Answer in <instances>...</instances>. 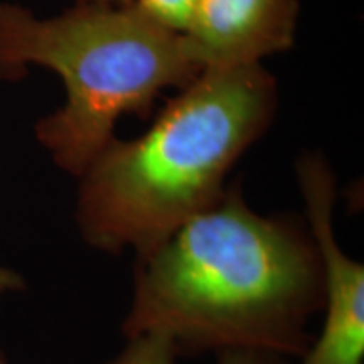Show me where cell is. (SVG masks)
Returning a JSON list of instances; mask_svg holds the SVG:
<instances>
[{
    "mask_svg": "<svg viewBox=\"0 0 364 364\" xmlns=\"http://www.w3.org/2000/svg\"><path fill=\"white\" fill-rule=\"evenodd\" d=\"M322 306L321 253L306 218L262 215L233 182L220 201L135 258L122 332H161L181 356L300 359Z\"/></svg>",
    "mask_w": 364,
    "mask_h": 364,
    "instance_id": "cell-1",
    "label": "cell"
},
{
    "mask_svg": "<svg viewBox=\"0 0 364 364\" xmlns=\"http://www.w3.org/2000/svg\"><path fill=\"white\" fill-rule=\"evenodd\" d=\"M277 81L262 65L208 68L142 135L113 139L78 177L75 221L90 248L142 257L220 201L228 174L270 129Z\"/></svg>",
    "mask_w": 364,
    "mask_h": 364,
    "instance_id": "cell-2",
    "label": "cell"
},
{
    "mask_svg": "<svg viewBox=\"0 0 364 364\" xmlns=\"http://www.w3.org/2000/svg\"><path fill=\"white\" fill-rule=\"evenodd\" d=\"M27 66L53 70L65 83V105L34 132L53 162L76 179L115 139L122 117H147L164 90L184 88L201 73L182 34L132 4L76 2L39 19L0 2V80H22Z\"/></svg>",
    "mask_w": 364,
    "mask_h": 364,
    "instance_id": "cell-3",
    "label": "cell"
},
{
    "mask_svg": "<svg viewBox=\"0 0 364 364\" xmlns=\"http://www.w3.org/2000/svg\"><path fill=\"white\" fill-rule=\"evenodd\" d=\"M295 172L324 277L322 326L300 364H364V265L336 236V174L318 152L304 154Z\"/></svg>",
    "mask_w": 364,
    "mask_h": 364,
    "instance_id": "cell-4",
    "label": "cell"
},
{
    "mask_svg": "<svg viewBox=\"0 0 364 364\" xmlns=\"http://www.w3.org/2000/svg\"><path fill=\"white\" fill-rule=\"evenodd\" d=\"M300 6L302 0H199L182 38L201 71L262 65L294 48Z\"/></svg>",
    "mask_w": 364,
    "mask_h": 364,
    "instance_id": "cell-5",
    "label": "cell"
},
{
    "mask_svg": "<svg viewBox=\"0 0 364 364\" xmlns=\"http://www.w3.org/2000/svg\"><path fill=\"white\" fill-rule=\"evenodd\" d=\"M181 358L176 344L161 332H142L125 338L122 351L105 364H176Z\"/></svg>",
    "mask_w": 364,
    "mask_h": 364,
    "instance_id": "cell-6",
    "label": "cell"
},
{
    "mask_svg": "<svg viewBox=\"0 0 364 364\" xmlns=\"http://www.w3.org/2000/svg\"><path fill=\"white\" fill-rule=\"evenodd\" d=\"M199 0H132V6L156 24L182 34Z\"/></svg>",
    "mask_w": 364,
    "mask_h": 364,
    "instance_id": "cell-7",
    "label": "cell"
},
{
    "mask_svg": "<svg viewBox=\"0 0 364 364\" xmlns=\"http://www.w3.org/2000/svg\"><path fill=\"white\" fill-rule=\"evenodd\" d=\"M216 359L218 364H289V359L258 351H223Z\"/></svg>",
    "mask_w": 364,
    "mask_h": 364,
    "instance_id": "cell-8",
    "label": "cell"
},
{
    "mask_svg": "<svg viewBox=\"0 0 364 364\" xmlns=\"http://www.w3.org/2000/svg\"><path fill=\"white\" fill-rule=\"evenodd\" d=\"M26 282L22 277L12 268L2 267L0 265V300L6 297L7 294L19 292V290L24 289Z\"/></svg>",
    "mask_w": 364,
    "mask_h": 364,
    "instance_id": "cell-9",
    "label": "cell"
},
{
    "mask_svg": "<svg viewBox=\"0 0 364 364\" xmlns=\"http://www.w3.org/2000/svg\"><path fill=\"white\" fill-rule=\"evenodd\" d=\"M78 4H112V6H130L132 0H76Z\"/></svg>",
    "mask_w": 364,
    "mask_h": 364,
    "instance_id": "cell-10",
    "label": "cell"
},
{
    "mask_svg": "<svg viewBox=\"0 0 364 364\" xmlns=\"http://www.w3.org/2000/svg\"><path fill=\"white\" fill-rule=\"evenodd\" d=\"M0 364H9L7 359H6V354L0 351Z\"/></svg>",
    "mask_w": 364,
    "mask_h": 364,
    "instance_id": "cell-11",
    "label": "cell"
}]
</instances>
